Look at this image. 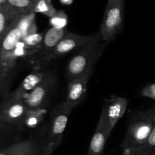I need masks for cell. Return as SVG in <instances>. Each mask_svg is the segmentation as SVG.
<instances>
[{"mask_svg": "<svg viewBox=\"0 0 155 155\" xmlns=\"http://www.w3.org/2000/svg\"><path fill=\"white\" fill-rule=\"evenodd\" d=\"M106 44L98 33L90 43L79 50L78 52L73 56L67 68V76L69 83L84 74L91 68H94Z\"/></svg>", "mask_w": 155, "mask_h": 155, "instance_id": "6da1fadb", "label": "cell"}, {"mask_svg": "<svg viewBox=\"0 0 155 155\" xmlns=\"http://www.w3.org/2000/svg\"><path fill=\"white\" fill-rule=\"evenodd\" d=\"M124 0H107L100 29V36L105 43L113 41L122 28L124 18Z\"/></svg>", "mask_w": 155, "mask_h": 155, "instance_id": "7a4b0ae2", "label": "cell"}, {"mask_svg": "<svg viewBox=\"0 0 155 155\" xmlns=\"http://www.w3.org/2000/svg\"><path fill=\"white\" fill-rule=\"evenodd\" d=\"M154 127V123L146 113H141L131 121L120 147L136 148L145 143Z\"/></svg>", "mask_w": 155, "mask_h": 155, "instance_id": "3957f363", "label": "cell"}, {"mask_svg": "<svg viewBox=\"0 0 155 155\" xmlns=\"http://www.w3.org/2000/svg\"><path fill=\"white\" fill-rule=\"evenodd\" d=\"M96 35L97 34L83 36V35L75 34V33L68 32V34L61 40L57 46L48 55L35 62L39 64H46L62 56L70 54L74 51H79L86 45L90 43L95 39Z\"/></svg>", "mask_w": 155, "mask_h": 155, "instance_id": "277c9868", "label": "cell"}, {"mask_svg": "<svg viewBox=\"0 0 155 155\" xmlns=\"http://www.w3.org/2000/svg\"><path fill=\"white\" fill-rule=\"evenodd\" d=\"M21 40L22 35L16 24L0 42V54L4 78L8 75L15 67L17 61L15 53Z\"/></svg>", "mask_w": 155, "mask_h": 155, "instance_id": "5b68a950", "label": "cell"}, {"mask_svg": "<svg viewBox=\"0 0 155 155\" xmlns=\"http://www.w3.org/2000/svg\"><path fill=\"white\" fill-rule=\"evenodd\" d=\"M30 109L23 101L8 97L0 106V121L3 124L21 127L24 126L27 114Z\"/></svg>", "mask_w": 155, "mask_h": 155, "instance_id": "8992f818", "label": "cell"}, {"mask_svg": "<svg viewBox=\"0 0 155 155\" xmlns=\"http://www.w3.org/2000/svg\"><path fill=\"white\" fill-rule=\"evenodd\" d=\"M73 109L74 108L64 101L57 107L53 115L48 142L52 144L55 148H57L61 142L70 114Z\"/></svg>", "mask_w": 155, "mask_h": 155, "instance_id": "52a82bcc", "label": "cell"}, {"mask_svg": "<svg viewBox=\"0 0 155 155\" xmlns=\"http://www.w3.org/2000/svg\"><path fill=\"white\" fill-rule=\"evenodd\" d=\"M128 103L127 98L121 96H112L104 103L101 117L104 118L111 131L127 111Z\"/></svg>", "mask_w": 155, "mask_h": 155, "instance_id": "ba28073f", "label": "cell"}, {"mask_svg": "<svg viewBox=\"0 0 155 155\" xmlns=\"http://www.w3.org/2000/svg\"><path fill=\"white\" fill-rule=\"evenodd\" d=\"M54 76L48 74L45 80L24 98L23 101L29 109H42V105L54 89Z\"/></svg>", "mask_w": 155, "mask_h": 155, "instance_id": "9c48e42d", "label": "cell"}, {"mask_svg": "<svg viewBox=\"0 0 155 155\" xmlns=\"http://www.w3.org/2000/svg\"><path fill=\"white\" fill-rule=\"evenodd\" d=\"M92 72H93V68H91L84 74L69 83L68 98L65 102L72 108H74L76 106L80 104L84 98L88 83L92 76Z\"/></svg>", "mask_w": 155, "mask_h": 155, "instance_id": "30bf717a", "label": "cell"}, {"mask_svg": "<svg viewBox=\"0 0 155 155\" xmlns=\"http://www.w3.org/2000/svg\"><path fill=\"white\" fill-rule=\"evenodd\" d=\"M111 132L104 118L100 116L96 130L89 144V151L87 154L89 155H103L106 142L108 139Z\"/></svg>", "mask_w": 155, "mask_h": 155, "instance_id": "8fae6325", "label": "cell"}, {"mask_svg": "<svg viewBox=\"0 0 155 155\" xmlns=\"http://www.w3.org/2000/svg\"><path fill=\"white\" fill-rule=\"evenodd\" d=\"M48 75V72H33L29 74L9 97L14 99L23 101L24 98L36 86H39Z\"/></svg>", "mask_w": 155, "mask_h": 155, "instance_id": "7c38bea8", "label": "cell"}, {"mask_svg": "<svg viewBox=\"0 0 155 155\" xmlns=\"http://www.w3.org/2000/svg\"><path fill=\"white\" fill-rule=\"evenodd\" d=\"M24 14L9 4L0 6V42Z\"/></svg>", "mask_w": 155, "mask_h": 155, "instance_id": "4fadbf2b", "label": "cell"}, {"mask_svg": "<svg viewBox=\"0 0 155 155\" xmlns=\"http://www.w3.org/2000/svg\"><path fill=\"white\" fill-rule=\"evenodd\" d=\"M68 30L66 28L58 29L55 27H51L44 33L43 41L40 51L37 54V58L35 61L43 58L48 55L61 42L62 39L68 33Z\"/></svg>", "mask_w": 155, "mask_h": 155, "instance_id": "5bb4252c", "label": "cell"}, {"mask_svg": "<svg viewBox=\"0 0 155 155\" xmlns=\"http://www.w3.org/2000/svg\"><path fill=\"white\" fill-rule=\"evenodd\" d=\"M43 37L44 33H38V32L25 36L19 43L24 49L25 55L38 54L42 47Z\"/></svg>", "mask_w": 155, "mask_h": 155, "instance_id": "9a60e30c", "label": "cell"}, {"mask_svg": "<svg viewBox=\"0 0 155 155\" xmlns=\"http://www.w3.org/2000/svg\"><path fill=\"white\" fill-rule=\"evenodd\" d=\"M36 145V142L32 139L20 141L0 150V155H23L33 149Z\"/></svg>", "mask_w": 155, "mask_h": 155, "instance_id": "2e32d148", "label": "cell"}, {"mask_svg": "<svg viewBox=\"0 0 155 155\" xmlns=\"http://www.w3.org/2000/svg\"><path fill=\"white\" fill-rule=\"evenodd\" d=\"M22 35V39L25 36L37 32V26L36 23V14L29 13L23 15L17 23Z\"/></svg>", "mask_w": 155, "mask_h": 155, "instance_id": "e0dca14e", "label": "cell"}, {"mask_svg": "<svg viewBox=\"0 0 155 155\" xmlns=\"http://www.w3.org/2000/svg\"><path fill=\"white\" fill-rule=\"evenodd\" d=\"M132 150L135 155H155V123L152 132L145 143Z\"/></svg>", "mask_w": 155, "mask_h": 155, "instance_id": "ac0fdd59", "label": "cell"}, {"mask_svg": "<svg viewBox=\"0 0 155 155\" xmlns=\"http://www.w3.org/2000/svg\"><path fill=\"white\" fill-rule=\"evenodd\" d=\"M57 11L51 3V0H36L33 6V13L42 14L50 18Z\"/></svg>", "mask_w": 155, "mask_h": 155, "instance_id": "d6986e66", "label": "cell"}, {"mask_svg": "<svg viewBox=\"0 0 155 155\" xmlns=\"http://www.w3.org/2000/svg\"><path fill=\"white\" fill-rule=\"evenodd\" d=\"M44 115H45V111L42 109H37V110L30 109L24 120V127H29V128L36 127L42 122Z\"/></svg>", "mask_w": 155, "mask_h": 155, "instance_id": "ffe728a7", "label": "cell"}, {"mask_svg": "<svg viewBox=\"0 0 155 155\" xmlns=\"http://www.w3.org/2000/svg\"><path fill=\"white\" fill-rule=\"evenodd\" d=\"M36 1V0H7V3L25 15L33 13V6Z\"/></svg>", "mask_w": 155, "mask_h": 155, "instance_id": "44dd1931", "label": "cell"}, {"mask_svg": "<svg viewBox=\"0 0 155 155\" xmlns=\"http://www.w3.org/2000/svg\"><path fill=\"white\" fill-rule=\"evenodd\" d=\"M49 23L51 27L64 29L68 24V16L64 11H57V12L49 18Z\"/></svg>", "mask_w": 155, "mask_h": 155, "instance_id": "7402d4cb", "label": "cell"}, {"mask_svg": "<svg viewBox=\"0 0 155 155\" xmlns=\"http://www.w3.org/2000/svg\"><path fill=\"white\" fill-rule=\"evenodd\" d=\"M54 149L55 147L49 142H47L42 145H36L32 155H52Z\"/></svg>", "mask_w": 155, "mask_h": 155, "instance_id": "603a6c76", "label": "cell"}, {"mask_svg": "<svg viewBox=\"0 0 155 155\" xmlns=\"http://www.w3.org/2000/svg\"><path fill=\"white\" fill-rule=\"evenodd\" d=\"M141 94L142 96L155 100V83L149 84L143 88Z\"/></svg>", "mask_w": 155, "mask_h": 155, "instance_id": "cb8c5ba5", "label": "cell"}, {"mask_svg": "<svg viewBox=\"0 0 155 155\" xmlns=\"http://www.w3.org/2000/svg\"><path fill=\"white\" fill-rule=\"evenodd\" d=\"M146 114L150 117V118L154 121V123H155V107L147 110Z\"/></svg>", "mask_w": 155, "mask_h": 155, "instance_id": "d4e9b609", "label": "cell"}, {"mask_svg": "<svg viewBox=\"0 0 155 155\" xmlns=\"http://www.w3.org/2000/svg\"><path fill=\"white\" fill-rule=\"evenodd\" d=\"M123 150H124L123 155H135L134 152H133L131 148H125V149Z\"/></svg>", "mask_w": 155, "mask_h": 155, "instance_id": "484cf974", "label": "cell"}, {"mask_svg": "<svg viewBox=\"0 0 155 155\" xmlns=\"http://www.w3.org/2000/svg\"><path fill=\"white\" fill-rule=\"evenodd\" d=\"M60 2L63 5H71L74 2V0H59Z\"/></svg>", "mask_w": 155, "mask_h": 155, "instance_id": "4316f807", "label": "cell"}, {"mask_svg": "<svg viewBox=\"0 0 155 155\" xmlns=\"http://www.w3.org/2000/svg\"><path fill=\"white\" fill-rule=\"evenodd\" d=\"M4 79V75L2 72V60H1V54H0V80Z\"/></svg>", "mask_w": 155, "mask_h": 155, "instance_id": "83f0119b", "label": "cell"}, {"mask_svg": "<svg viewBox=\"0 0 155 155\" xmlns=\"http://www.w3.org/2000/svg\"><path fill=\"white\" fill-rule=\"evenodd\" d=\"M36 147H35V148H36ZM35 148H33V149L30 150V151H27V153H25V154H23V155H32V154H33V151H34Z\"/></svg>", "mask_w": 155, "mask_h": 155, "instance_id": "f1b7e54d", "label": "cell"}, {"mask_svg": "<svg viewBox=\"0 0 155 155\" xmlns=\"http://www.w3.org/2000/svg\"><path fill=\"white\" fill-rule=\"evenodd\" d=\"M6 3H7V0H0V6H2L4 4H6Z\"/></svg>", "mask_w": 155, "mask_h": 155, "instance_id": "f546056e", "label": "cell"}, {"mask_svg": "<svg viewBox=\"0 0 155 155\" xmlns=\"http://www.w3.org/2000/svg\"><path fill=\"white\" fill-rule=\"evenodd\" d=\"M4 127H5V124H3V123H2L1 121H0V130H2V129L4 128Z\"/></svg>", "mask_w": 155, "mask_h": 155, "instance_id": "4dcf8cb0", "label": "cell"}, {"mask_svg": "<svg viewBox=\"0 0 155 155\" xmlns=\"http://www.w3.org/2000/svg\"><path fill=\"white\" fill-rule=\"evenodd\" d=\"M0 81H1V80H0ZM1 92H2V89H1V84H0V93H1Z\"/></svg>", "mask_w": 155, "mask_h": 155, "instance_id": "1f68e13d", "label": "cell"}, {"mask_svg": "<svg viewBox=\"0 0 155 155\" xmlns=\"http://www.w3.org/2000/svg\"><path fill=\"white\" fill-rule=\"evenodd\" d=\"M0 145H1V142H0Z\"/></svg>", "mask_w": 155, "mask_h": 155, "instance_id": "d6a6232c", "label": "cell"}, {"mask_svg": "<svg viewBox=\"0 0 155 155\" xmlns=\"http://www.w3.org/2000/svg\"><path fill=\"white\" fill-rule=\"evenodd\" d=\"M87 155H89V154H87Z\"/></svg>", "mask_w": 155, "mask_h": 155, "instance_id": "836d02e7", "label": "cell"}, {"mask_svg": "<svg viewBox=\"0 0 155 155\" xmlns=\"http://www.w3.org/2000/svg\"><path fill=\"white\" fill-rule=\"evenodd\" d=\"M86 155H87V154H86Z\"/></svg>", "mask_w": 155, "mask_h": 155, "instance_id": "e575fe53", "label": "cell"}]
</instances>
